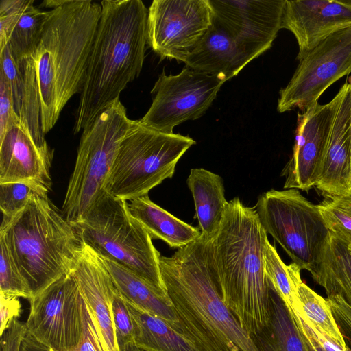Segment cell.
I'll use <instances>...</instances> for the list:
<instances>
[{"mask_svg":"<svg viewBox=\"0 0 351 351\" xmlns=\"http://www.w3.org/2000/svg\"><path fill=\"white\" fill-rule=\"evenodd\" d=\"M0 67L9 82L14 108L23 128L41 150L53 154L43 130L41 97L34 58L14 59L6 46L0 51Z\"/></svg>","mask_w":351,"mask_h":351,"instance_id":"d6986e66","label":"cell"},{"mask_svg":"<svg viewBox=\"0 0 351 351\" xmlns=\"http://www.w3.org/2000/svg\"><path fill=\"white\" fill-rule=\"evenodd\" d=\"M124 300L134 324V341L142 350L202 351L163 319Z\"/></svg>","mask_w":351,"mask_h":351,"instance_id":"4316f807","label":"cell"},{"mask_svg":"<svg viewBox=\"0 0 351 351\" xmlns=\"http://www.w3.org/2000/svg\"><path fill=\"white\" fill-rule=\"evenodd\" d=\"M192 193L201 234L214 239L221 225L228 202L222 178L204 168H193L186 180Z\"/></svg>","mask_w":351,"mask_h":351,"instance_id":"7402d4cb","label":"cell"},{"mask_svg":"<svg viewBox=\"0 0 351 351\" xmlns=\"http://www.w3.org/2000/svg\"><path fill=\"white\" fill-rule=\"evenodd\" d=\"M195 141L154 130L133 120L121 141L104 185L114 197L130 201L147 195L165 180Z\"/></svg>","mask_w":351,"mask_h":351,"instance_id":"52a82bcc","label":"cell"},{"mask_svg":"<svg viewBox=\"0 0 351 351\" xmlns=\"http://www.w3.org/2000/svg\"><path fill=\"white\" fill-rule=\"evenodd\" d=\"M70 273L91 313L103 351H119L112 309L117 289L101 258L82 243Z\"/></svg>","mask_w":351,"mask_h":351,"instance_id":"ac0fdd59","label":"cell"},{"mask_svg":"<svg viewBox=\"0 0 351 351\" xmlns=\"http://www.w3.org/2000/svg\"><path fill=\"white\" fill-rule=\"evenodd\" d=\"M297 304L292 312L304 317L310 324L346 349V343L327 299L302 282L297 290Z\"/></svg>","mask_w":351,"mask_h":351,"instance_id":"83f0119b","label":"cell"},{"mask_svg":"<svg viewBox=\"0 0 351 351\" xmlns=\"http://www.w3.org/2000/svg\"><path fill=\"white\" fill-rule=\"evenodd\" d=\"M344 1H345L347 4H348L349 5H350V6H351V0H344Z\"/></svg>","mask_w":351,"mask_h":351,"instance_id":"bcb514c9","label":"cell"},{"mask_svg":"<svg viewBox=\"0 0 351 351\" xmlns=\"http://www.w3.org/2000/svg\"><path fill=\"white\" fill-rule=\"evenodd\" d=\"M112 309L114 328L119 348L134 341L135 328L125 301L117 289L114 295Z\"/></svg>","mask_w":351,"mask_h":351,"instance_id":"836d02e7","label":"cell"},{"mask_svg":"<svg viewBox=\"0 0 351 351\" xmlns=\"http://www.w3.org/2000/svg\"><path fill=\"white\" fill-rule=\"evenodd\" d=\"M270 285L269 317L266 326L251 335L258 351H308L294 316Z\"/></svg>","mask_w":351,"mask_h":351,"instance_id":"484cf974","label":"cell"},{"mask_svg":"<svg viewBox=\"0 0 351 351\" xmlns=\"http://www.w3.org/2000/svg\"><path fill=\"white\" fill-rule=\"evenodd\" d=\"M19 122L14 108L9 82L4 74L0 72V138L10 128Z\"/></svg>","mask_w":351,"mask_h":351,"instance_id":"d590c367","label":"cell"},{"mask_svg":"<svg viewBox=\"0 0 351 351\" xmlns=\"http://www.w3.org/2000/svg\"><path fill=\"white\" fill-rule=\"evenodd\" d=\"M346 343L347 351H351V307L340 297L326 298Z\"/></svg>","mask_w":351,"mask_h":351,"instance_id":"74e56055","label":"cell"},{"mask_svg":"<svg viewBox=\"0 0 351 351\" xmlns=\"http://www.w3.org/2000/svg\"><path fill=\"white\" fill-rule=\"evenodd\" d=\"M317 206L330 232L351 245V190L341 196L325 199Z\"/></svg>","mask_w":351,"mask_h":351,"instance_id":"4dcf8cb0","label":"cell"},{"mask_svg":"<svg viewBox=\"0 0 351 351\" xmlns=\"http://www.w3.org/2000/svg\"><path fill=\"white\" fill-rule=\"evenodd\" d=\"M252 60L213 16L211 26L184 63L197 71L227 81Z\"/></svg>","mask_w":351,"mask_h":351,"instance_id":"44dd1931","label":"cell"},{"mask_svg":"<svg viewBox=\"0 0 351 351\" xmlns=\"http://www.w3.org/2000/svg\"><path fill=\"white\" fill-rule=\"evenodd\" d=\"M351 73V26L325 40L300 60L292 78L280 91L277 110L304 112L318 103L333 83Z\"/></svg>","mask_w":351,"mask_h":351,"instance_id":"7c38bea8","label":"cell"},{"mask_svg":"<svg viewBox=\"0 0 351 351\" xmlns=\"http://www.w3.org/2000/svg\"><path fill=\"white\" fill-rule=\"evenodd\" d=\"M76 110L73 132L83 130L115 101L143 68L148 9L141 0H104Z\"/></svg>","mask_w":351,"mask_h":351,"instance_id":"7a4b0ae2","label":"cell"},{"mask_svg":"<svg viewBox=\"0 0 351 351\" xmlns=\"http://www.w3.org/2000/svg\"><path fill=\"white\" fill-rule=\"evenodd\" d=\"M309 272L324 289L327 298L339 296L351 307V245L330 232L317 262Z\"/></svg>","mask_w":351,"mask_h":351,"instance_id":"cb8c5ba5","label":"cell"},{"mask_svg":"<svg viewBox=\"0 0 351 351\" xmlns=\"http://www.w3.org/2000/svg\"><path fill=\"white\" fill-rule=\"evenodd\" d=\"M101 13V4L91 0H64L47 11L33 56L45 134L55 126L69 99L82 90Z\"/></svg>","mask_w":351,"mask_h":351,"instance_id":"277c9868","label":"cell"},{"mask_svg":"<svg viewBox=\"0 0 351 351\" xmlns=\"http://www.w3.org/2000/svg\"><path fill=\"white\" fill-rule=\"evenodd\" d=\"M337 95L338 101L315 184L325 199L351 190V80Z\"/></svg>","mask_w":351,"mask_h":351,"instance_id":"2e32d148","label":"cell"},{"mask_svg":"<svg viewBox=\"0 0 351 351\" xmlns=\"http://www.w3.org/2000/svg\"><path fill=\"white\" fill-rule=\"evenodd\" d=\"M82 308L83 328L82 337L79 343L73 351H103L93 319L84 299Z\"/></svg>","mask_w":351,"mask_h":351,"instance_id":"8d00e7d4","label":"cell"},{"mask_svg":"<svg viewBox=\"0 0 351 351\" xmlns=\"http://www.w3.org/2000/svg\"><path fill=\"white\" fill-rule=\"evenodd\" d=\"M226 80L185 66L177 75L162 72L151 93L152 103L138 122L149 129L171 134L178 125L201 117Z\"/></svg>","mask_w":351,"mask_h":351,"instance_id":"30bf717a","label":"cell"},{"mask_svg":"<svg viewBox=\"0 0 351 351\" xmlns=\"http://www.w3.org/2000/svg\"><path fill=\"white\" fill-rule=\"evenodd\" d=\"M48 194H35L24 209L2 221L0 228V237L5 241L32 297L70 273L82 244L73 225Z\"/></svg>","mask_w":351,"mask_h":351,"instance_id":"5b68a950","label":"cell"},{"mask_svg":"<svg viewBox=\"0 0 351 351\" xmlns=\"http://www.w3.org/2000/svg\"><path fill=\"white\" fill-rule=\"evenodd\" d=\"M292 313L300 330L322 351H347L326 334L310 324L298 313L295 312Z\"/></svg>","mask_w":351,"mask_h":351,"instance_id":"f35d334b","label":"cell"},{"mask_svg":"<svg viewBox=\"0 0 351 351\" xmlns=\"http://www.w3.org/2000/svg\"><path fill=\"white\" fill-rule=\"evenodd\" d=\"M131 214L147 230L152 239H160L173 248L180 249L201 236L195 228L158 205L148 195L128 202Z\"/></svg>","mask_w":351,"mask_h":351,"instance_id":"d4e9b609","label":"cell"},{"mask_svg":"<svg viewBox=\"0 0 351 351\" xmlns=\"http://www.w3.org/2000/svg\"><path fill=\"white\" fill-rule=\"evenodd\" d=\"M1 327L0 335L10 327L12 322L18 319L21 313V304L18 297L0 293Z\"/></svg>","mask_w":351,"mask_h":351,"instance_id":"ab89813d","label":"cell"},{"mask_svg":"<svg viewBox=\"0 0 351 351\" xmlns=\"http://www.w3.org/2000/svg\"><path fill=\"white\" fill-rule=\"evenodd\" d=\"M132 122L118 100L82 130L61 210L72 225L83 220L106 192L105 182L119 146Z\"/></svg>","mask_w":351,"mask_h":351,"instance_id":"ba28073f","label":"cell"},{"mask_svg":"<svg viewBox=\"0 0 351 351\" xmlns=\"http://www.w3.org/2000/svg\"><path fill=\"white\" fill-rule=\"evenodd\" d=\"M0 293L29 300L32 298L30 289L2 237H0Z\"/></svg>","mask_w":351,"mask_h":351,"instance_id":"d6a6232c","label":"cell"},{"mask_svg":"<svg viewBox=\"0 0 351 351\" xmlns=\"http://www.w3.org/2000/svg\"><path fill=\"white\" fill-rule=\"evenodd\" d=\"M81 242L99 256L132 271L167 294L160 269V252L144 226L130 212L128 201L105 192L84 219L73 224Z\"/></svg>","mask_w":351,"mask_h":351,"instance_id":"8992f818","label":"cell"},{"mask_svg":"<svg viewBox=\"0 0 351 351\" xmlns=\"http://www.w3.org/2000/svg\"><path fill=\"white\" fill-rule=\"evenodd\" d=\"M267 234L276 241L293 263L310 271L317 262L330 230L317 205L296 189H271L255 206Z\"/></svg>","mask_w":351,"mask_h":351,"instance_id":"9c48e42d","label":"cell"},{"mask_svg":"<svg viewBox=\"0 0 351 351\" xmlns=\"http://www.w3.org/2000/svg\"><path fill=\"white\" fill-rule=\"evenodd\" d=\"M213 21L208 0H154L148 9L147 44L162 59L184 62Z\"/></svg>","mask_w":351,"mask_h":351,"instance_id":"4fadbf2b","label":"cell"},{"mask_svg":"<svg viewBox=\"0 0 351 351\" xmlns=\"http://www.w3.org/2000/svg\"><path fill=\"white\" fill-rule=\"evenodd\" d=\"M30 0L0 1V51L8 45L10 36Z\"/></svg>","mask_w":351,"mask_h":351,"instance_id":"e575fe53","label":"cell"},{"mask_svg":"<svg viewBox=\"0 0 351 351\" xmlns=\"http://www.w3.org/2000/svg\"><path fill=\"white\" fill-rule=\"evenodd\" d=\"M265 269L269 284L293 310L297 304V290L302 282L301 269L294 263L285 265L276 247L267 240L264 252Z\"/></svg>","mask_w":351,"mask_h":351,"instance_id":"f546056e","label":"cell"},{"mask_svg":"<svg viewBox=\"0 0 351 351\" xmlns=\"http://www.w3.org/2000/svg\"><path fill=\"white\" fill-rule=\"evenodd\" d=\"M20 351H50V350L36 341L26 331L21 341Z\"/></svg>","mask_w":351,"mask_h":351,"instance_id":"b9f144b4","label":"cell"},{"mask_svg":"<svg viewBox=\"0 0 351 351\" xmlns=\"http://www.w3.org/2000/svg\"><path fill=\"white\" fill-rule=\"evenodd\" d=\"M119 351H143L140 349L134 343L131 341L119 346Z\"/></svg>","mask_w":351,"mask_h":351,"instance_id":"ee69618b","label":"cell"},{"mask_svg":"<svg viewBox=\"0 0 351 351\" xmlns=\"http://www.w3.org/2000/svg\"><path fill=\"white\" fill-rule=\"evenodd\" d=\"M49 192L27 182H9L0 184V209L3 214L2 221L13 218L29 202L36 193Z\"/></svg>","mask_w":351,"mask_h":351,"instance_id":"1f68e13d","label":"cell"},{"mask_svg":"<svg viewBox=\"0 0 351 351\" xmlns=\"http://www.w3.org/2000/svg\"><path fill=\"white\" fill-rule=\"evenodd\" d=\"M53 155L36 145L21 122L13 125L0 138V184L27 182L49 192Z\"/></svg>","mask_w":351,"mask_h":351,"instance_id":"ffe728a7","label":"cell"},{"mask_svg":"<svg viewBox=\"0 0 351 351\" xmlns=\"http://www.w3.org/2000/svg\"><path fill=\"white\" fill-rule=\"evenodd\" d=\"M351 26V6L341 0H287L282 28L298 44L300 61L331 34Z\"/></svg>","mask_w":351,"mask_h":351,"instance_id":"e0dca14e","label":"cell"},{"mask_svg":"<svg viewBox=\"0 0 351 351\" xmlns=\"http://www.w3.org/2000/svg\"><path fill=\"white\" fill-rule=\"evenodd\" d=\"M100 257V256H99ZM119 293L141 308L155 315L181 332L179 319L168 294L121 265L100 257Z\"/></svg>","mask_w":351,"mask_h":351,"instance_id":"603a6c76","label":"cell"},{"mask_svg":"<svg viewBox=\"0 0 351 351\" xmlns=\"http://www.w3.org/2000/svg\"><path fill=\"white\" fill-rule=\"evenodd\" d=\"M34 2L30 0L10 36L7 46L14 59L33 57L40 42L47 12Z\"/></svg>","mask_w":351,"mask_h":351,"instance_id":"f1b7e54d","label":"cell"},{"mask_svg":"<svg viewBox=\"0 0 351 351\" xmlns=\"http://www.w3.org/2000/svg\"><path fill=\"white\" fill-rule=\"evenodd\" d=\"M64 0H46L43 1L41 5L46 8H51V10L60 6Z\"/></svg>","mask_w":351,"mask_h":351,"instance_id":"7bdbcfd3","label":"cell"},{"mask_svg":"<svg viewBox=\"0 0 351 351\" xmlns=\"http://www.w3.org/2000/svg\"><path fill=\"white\" fill-rule=\"evenodd\" d=\"M267 240L255 208L245 206L239 197L229 201L213 239L218 283L223 301L250 336L258 333L269 317Z\"/></svg>","mask_w":351,"mask_h":351,"instance_id":"3957f363","label":"cell"},{"mask_svg":"<svg viewBox=\"0 0 351 351\" xmlns=\"http://www.w3.org/2000/svg\"><path fill=\"white\" fill-rule=\"evenodd\" d=\"M337 101L336 95L326 104L317 103L298 113L293 154L281 173L284 189L308 191L315 186Z\"/></svg>","mask_w":351,"mask_h":351,"instance_id":"9a60e30c","label":"cell"},{"mask_svg":"<svg viewBox=\"0 0 351 351\" xmlns=\"http://www.w3.org/2000/svg\"><path fill=\"white\" fill-rule=\"evenodd\" d=\"M287 0H208L213 16L252 59L268 50L282 29Z\"/></svg>","mask_w":351,"mask_h":351,"instance_id":"5bb4252c","label":"cell"},{"mask_svg":"<svg viewBox=\"0 0 351 351\" xmlns=\"http://www.w3.org/2000/svg\"><path fill=\"white\" fill-rule=\"evenodd\" d=\"M25 332V323L15 319L1 336V351H20Z\"/></svg>","mask_w":351,"mask_h":351,"instance_id":"60d3db41","label":"cell"},{"mask_svg":"<svg viewBox=\"0 0 351 351\" xmlns=\"http://www.w3.org/2000/svg\"><path fill=\"white\" fill-rule=\"evenodd\" d=\"M162 279L181 333L202 351H258L222 300L213 239L201 234L171 256H160Z\"/></svg>","mask_w":351,"mask_h":351,"instance_id":"6da1fadb","label":"cell"},{"mask_svg":"<svg viewBox=\"0 0 351 351\" xmlns=\"http://www.w3.org/2000/svg\"><path fill=\"white\" fill-rule=\"evenodd\" d=\"M301 332L304 336L308 351H322L305 334H304L302 331Z\"/></svg>","mask_w":351,"mask_h":351,"instance_id":"f6af8a7d","label":"cell"},{"mask_svg":"<svg viewBox=\"0 0 351 351\" xmlns=\"http://www.w3.org/2000/svg\"><path fill=\"white\" fill-rule=\"evenodd\" d=\"M26 331L50 351H73L83 328V298L71 273L29 299Z\"/></svg>","mask_w":351,"mask_h":351,"instance_id":"8fae6325","label":"cell"}]
</instances>
